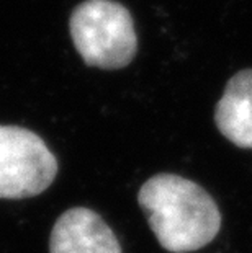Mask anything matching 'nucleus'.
Returning a JSON list of instances; mask_svg holds the SVG:
<instances>
[{
  "label": "nucleus",
  "mask_w": 252,
  "mask_h": 253,
  "mask_svg": "<svg viewBox=\"0 0 252 253\" xmlns=\"http://www.w3.org/2000/svg\"><path fill=\"white\" fill-rule=\"evenodd\" d=\"M152 234L164 250L190 253L206 247L221 229V211L205 188L185 176L157 173L138 193Z\"/></svg>",
  "instance_id": "1"
},
{
  "label": "nucleus",
  "mask_w": 252,
  "mask_h": 253,
  "mask_svg": "<svg viewBox=\"0 0 252 253\" xmlns=\"http://www.w3.org/2000/svg\"><path fill=\"white\" fill-rule=\"evenodd\" d=\"M72 42L90 67L118 71L138 52L135 21L125 5L115 0H85L69 21Z\"/></svg>",
  "instance_id": "2"
},
{
  "label": "nucleus",
  "mask_w": 252,
  "mask_h": 253,
  "mask_svg": "<svg viewBox=\"0 0 252 253\" xmlns=\"http://www.w3.org/2000/svg\"><path fill=\"white\" fill-rule=\"evenodd\" d=\"M57 175V160L30 129L0 126V199H25L43 193Z\"/></svg>",
  "instance_id": "3"
},
{
  "label": "nucleus",
  "mask_w": 252,
  "mask_h": 253,
  "mask_svg": "<svg viewBox=\"0 0 252 253\" xmlns=\"http://www.w3.org/2000/svg\"><path fill=\"white\" fill-rule=\"evenodd\" d=\"M50 253H123L110 225L89 208L62 212L52 227Z\"/></svg>",
  "instance_id": "4"
},
{
  "label": "nucleus",
  "mask_w": 252,
  "mask_h": 253,
  "mask_svg": "<svg viewBox=\"0 0 252 253\" xmlns=\"http://www.w3.org/2000/svg\"><path fill=\"white\" fill-rule=\"evenodd\" d=\"M214 123L231 144L252 149V69H243L228 80L214 106Z\"/></svg>",
  "instance_id": "5"
}]
</instances>
